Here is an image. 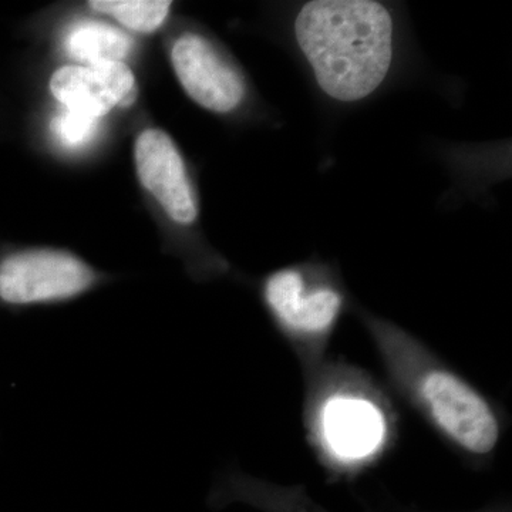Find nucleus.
I'll return each instance as SVG.
<instances>
[{
  "label": "nucleus",
  "mask_w": 512,
  "mask_h": 512,
  "mask_svg": "<svg viewBox=\"0 0 512 512\" xmlns=\"http://www.w3.org/2000/svg\"><path fill=\"white\" fill-rule=\"evenodd\" d=\"M138 178L160 202L171 220L188 225L198 217L197 198L192 190L183 157L173 140L161 130H146L136 143Z\"/></svg>",
  "instance_id": "7"
},
{
  "label": "nucleus",
  "mask_w": 512,
  "mask_h": 512,
  "mask_svg": "<svg viewBox=\"0 0 512 512\" xmlns=\"http://www.w3.org/2000/svg\"><path fill=\"white\" fill-rule=\"evenodd\" d=\"M295 37L320 89L345 103L370 96L392 66V15L373 0L308 2Z\"/></svg>",
  "instance_id": "1"
},
{
  "label": "nucleus",
  "mask_w": 512,
  "mask_h": 512,
  "mask_svg": "<svg viewBox=\"0 0 512 512\" xmlns=\"http://www.w3.org/2000/svg\"><path fill=\"white\" fill-rule=\"evenodd\" d=\"M53 96L67 110L101 119L114 107L136 99V79L123 62L66 66L50 80Z\"/></svg>",
  "instance_id": "8"
},
{
  "label": "nucleus",
  "mask_w": 512,
  "mask_h": 512,
  "mask_svg": "<svg viewBox=\"0 0 512 512\" xmlns=\"http://www.w3.org/2000/svg\"><path fill=\"white\" fill-rule=\"evenodd\" d=\"M96 274L69 252L32 249L0 264V299L12 305L66 301L92 288Z\"/></svg>",
  "instance_id": "4"
},
{
  "label": "nucleus",
  "mask_w": 512,
  "mask_h": 512,
  "mask_svg": "<svg viewBox=\"0 0 512 512\" xmlns=\"http://www.w3.org/2000/svg\"><path fill=\"white\" fill-rule=\"evenodd\" d=\"M171 60L185 92L204 109L229 113L244 100L241 74L204 37L185 33L174 43Z\"/></svg>",
  "instance_id": "6"
},
{
  "label": "nucleus",
  "mask_w": 512,
  "mask_h": 512,
  "mask_svg": "<svg viewBox=\"0 0 512 512\" xmlns=\"http://www.w3.org/2000/svg\"><path fill=\"white\" fill-rule=\"evenodd\" d=\"M99 124L100 119L66 109L53 120L52 133L63 147L80 148L96 137Z\"/></svg>",
  "instance_id": "12"
},
{
  "label": "nucleus",
  "mask_w": 512,
  "mask_h": 512,
  "mask_svg": "<svg viewBox=\"0 0 512 512\" xmlns=\"http://www.w3.org/2000/svg\"><path fill=\"white\" fill-rule=\"evenodd\" d=\"M372 329L394 377L448 440L478 456L497 447V414L471 384L402 330L386 323H373Z\"/></svg>",
  "instance_id": "2"
},
{
  "label": "nucleus",
  "mask_w": 512,
  "mask_h": 512,
  "mask_svg": "<svg viewBox=\"0 0 512 512\" xmlns=\"http://www.w3.org/2000/svg\"><path fill=\"white\" fill-rule=\"evenodd\" d=\"M313 394V439L328 460L357 467L382 450L387 420L370 387L356 376L332 372Z\"/></svg>",
  "instance_id": "3"
},
{
  "label": "nucleus",
  "mask_w": 512,
  "mask_h": 512,
  "mask_svg": "<svg viewBox=\"0 0 512 512\" xmlns=\"http://www.w3.org/2000/svg\"><path fill=\"white\" fill-rule=\"evenodd\" d=\"M96 12L113 16L121 25L136 32L151 33L163 25L171 2L165 0H94Z\"/></svg>",
  "instance_id": "11"
},
{
  "label": "nucleus",
  "mask_w": 512,
  "mask_h": 512,
  "mask_svg": "<svg viewBox=\"0 0 512 512\" xmlns=\"http://www.w3.org/2000/svg\"><path fill=\"white\" fill-rule=\"evenodd\" d=\"M264 296L279 326L305 342L326 338L343 308L342 293L335 286L313 282L298 268L281 269L269 276Z\"/></svg>",
  "instance_id": "5"
},
{
  "label": "nucleus",
  "mask_w": 512,
  "mask_h": 512,
  "mask_svg": "<svg viewBox=\"0 0 512 512\" xmlns=\"http://www.w3.org/2000/svg\"><path fill=\"white\" fill-rule=\"evenodd\" d=\"M63 47L67 55L84 64L121 62L130 53L131 39L106 23L84 20L67 30Z\"/></svg>",
  "instance_id": "10"
},
{
  "label": "nucleus",
  "mask_w": 512,
  "mask_h": 512,
  "mask_svg": "<svg viewBox=\"0 0 512 512\" xmlns=\"http://www.w3.org/2000/svg\"><path fill=\"white\" fill-rule=\"evenodd\" d=\"M218 505L241 503L262 512H329L302 487H284L248 476H231L212 495Z\"/></svg>",
  "instance_id": "9"
}]
</instances>
